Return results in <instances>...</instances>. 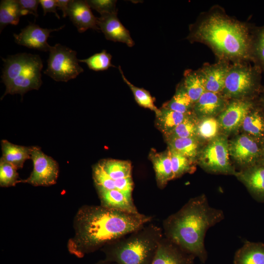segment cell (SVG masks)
<instances>
[{
	"instance_id": "6da1fadb",
	"label": "cell",
	"mask_w": 264,
	"mask_h": 264,
	"mask_svg": "<svg viewBox=\"0 0 264 264\" xmlns=\"http://www.w3.org/2000/svg\"><path fill=\"white\" fill-rule=\"evenodd\" d=\"M153 217L101 205L81 208L76 219V236L69 250L79 257L93 252L152 221Z\"/></svg>"
},
{
	"instance_id": "7a4b0ae2",
	"label": "cell",
	"mask_w": 264,
	"mask_h": 264,
	"mask_svg": "<svg viewBox=\"0 0 264 264\" xmlns=\"http://www.w3.org/2000/svg\"><path fill=\"white\" fill-rule=\"evenodd\" d=\"M224 218L222 210L211 207L205 195L190 198L162 222L165 237L202 263L207 259L204 239L207 230Z\"/></svg>"
},
{
	"instance_id": "3957f363",
	"label": "cell",
	"mask_w": 264,
	"mask_h": 264,
	"mask_svg": "<svg viewBox=\"0 0 264 264\" xmlns=\"http://www.w3.org/2000/svg\"><path fill=\"white\" fill-rule=\"evenodd\" d=\"M187 39L208 45L220 61H250L251 29L224 14L213 12L191 26Z\"/></svg>"
},
{
	"instance_id": "277c9868",
	"label": "cell",
	"mask_w": 264,
	"mask_h": 264,
	"mask_svg": "<svg viewBox=\"0 0 264 264\" xmlns=\"http://www.w3.org/2000/svg\"><path fill=\"white\" fill-rule=\"evenodd\" d=\"M164 235L151 222L102 248L106 260L116 264H152Z\"/></svg>"
},
{
	"instance_id": "5b68a950",
	"label": "cell",
	"mask_w": 264,
	"mask_h": 264,
	"mask_svg": "<svg viewBox=\"0 0 264 264\" xmlns=\"http://www.w3.org/2000/svg\"><path fill=\"white\" fill-rule=\"evenodd\" d=\"M2 59L1 78L6 89L1 99L7 94H20L22 97L27 91L40 88L43 64L39 55L22 53Z\"/></svg>"
},
{
	"instance_id": "8992f818",
	"label": "cell",
	"mask_w": 264,
	"mask_h": 264,
	"mask_svg": "<svg viewBox=\"0 0 264 264\" xmlns=\"http://www.w3.org/2000/svg\"><path fill=\"white\" fill-rule=\"evenodd\" d=\"M262 71L246 62L230 65L222 91L223 96L233 99H251L260 89Z\"/></svg>"
},
{
	"instance_id": "52a82bcc",
	"label": "cell",
	"mask_w": 264,
	"mask_h": 264,
	"mask_svg": "<svg viewBox=\"0 0 264 264\" xmlns=\"http://www.w3.org/2000/svg\"><path fill=\"white\" fill-rule=\"evenodd\" d=\"M47 67L44 73L57 82H67L84 71L79 64L77 52L57 44L51 46Z\"/></svg>"
},
{
	"instance_id": "ba28073f",
	"label": "cell",
	"mask_w": 264,
	"mask_h": 264,
	"mask_svg": "<svg viewBox=\"0 0 264 264\" xmlns=\"http://www.w3.org/2000/svg\"><path fill=\"white\" fill-rule=\"evenodd\" d=\"M229 156V141L225 136L219 135L200 150L197 161L207 172L235 176L236 172Z\"/></svg>"
},
{
	"instance_id": "9c48e42d",
	"label": "cell",
	"mask_w": 264,
	"mask_h": 264,
	"mask_svg": "<svg viewBox=\"0 0 264 264\" xmlns=\"http://www.w3.org/2000/svg\"><path fill=\"white\" fill-rule=\"evenodd\" d=\"M31 159L33 169L30 176L20 182L26 183L34 186H47L56 182L58 173V163L51 157L45 154L37 146H32Z\"/></svg>"
},
{
	"instance_id": "30bf717a",
	"label": "cell",
	"mask_w": 264,
	"mask_h": 264,
	"mask_svg": "<svg viewBox=\"0 0 264 264\" xmlns=\"http://www.w3.org/2000/svg\"><path fill=\"white\" fill-rule=\"evenodd\" d=\"M262 144L243 133L229 142V153L235 161L245 169L259 163Z\"/></svg>"
},
{
	"instance_id": "8fae6325",
	"label": "cell",
	"mask_w": 264,
	"mask_h": 264,
	"mask_svg": "<svg viewBox=\"0 0 264 264\" xmlns=\"http://www.w3.org/2000/svg\"><path fill=\"white\" fill-rule=\"evenodd\" d=\"M256 104L252 99H234L219 114L218 120L220 129L226 133L237 130Z\"/></svg>"
},
{
	"instance_id": "7c38bea8",
	"label": "cell",
	"mask_w": 264,
	"mask_h": 264,
	"mask_svg": "<svg viewBox=\"0 0 264 264\" xmlns=\"http://www.w3.org/2000/svg\"><path fill=\"white\" fill-rule=\"evenodd\" d=\"M64 26L65 25L56 29L43 28L29 22V25L21 29L20 33L13 34L14 40L17 44L29 48L49 51L51 46L47 41L50 33L59 30Z\"/></svg>"
},
{
	"instance_id": "4fadbf2b",
	"label": "cell",
	"mask_w": 264,
	"mask_h": 264,
	"mask_svg": "<svg viewBox=\"0 0 264 264\" xmlns=\"http://www.w3.org/2000/svg\"><path fill=\"white\" fill-rule=\"evenodd\" d=\"M195 258L164 236L152 264H194Z\"/></svg>"
},
{
	"instance_id": "5bb4252c",
	"label": "cell",
	"mask_w": 264,
	"mask_h": 264,
	"mask_svg": "<svg viewBox=\"0 0 264 264\" xmlns=\"http://www.w3.org/2000/svg\"><path fill=\"white\" fill-rule=\"evenodd\" d=\"M235 176L242 182L254 199L264 202V165L257 164L236 172Z\"/></svg>"
},
{
	"instance_id": "9a60e30c",
	"label": "cell",
	"mask_w": 264,
	"mask_h": 264,
	"mask_svg": "<svg viewBox=\"0 0 264 264\" xmlns=\"http://www.w3.org/2000/svg\"><path fill=\"white\" fill-rule=\"evenodd\" d=\"M97 25L108 40L124 43L128 46L134 43L128 29L119 20L117 13L101 15L97 18Z\"/></svg>"
},
{
	"instance_id": "2e32d148",
	"label": "cell",
	"mask_w": 264,
	"mask_h": 264,
	"mask_svg": "<svg viewBox=\"0 0 264 264\" xmlns=\"http://www.w3.org/2000/svg\"><path fill=\"white\" fill-rule=\"evenodd\" d=\"M67 15L79 33L88 29H99L97 18L93 14L86 0H70Z\"/></svg>"
},
{
	"instance_id": "e0dca14e",
	"label": "cell",
	"mask_w": 264,
	"mask_h": 264,
	"mask_svg": "<svg viewBox=\"0 0 264 264\" xmlns=\"http://www.w3.org/2000/svg\"><path fill=\"white\" fill-rule=\"evenodd\" d=\"M227 105L225 97L220 93L205 91L194 104L193 112L198 118L215 117Z\"/></svg>"
},
{
	"instance_id": "ac0fdd59",
	"label": "cell",
	"mask_w": 264,
	"mask_h": 264,
	"mask_svg": "<svg viewBox=\"0 0 264 264\" xmlns=\"http://www.w3.org/2000/svg\"><path fill=\"white\" fill-rule=\"evenodd\" d=\"M230 67L227 61L204 65L199 69L204 80L206 91L220 93L225 85L226 75Z\"/></svg>"
},
{
	"instance_id": "d6986e66",
	"label": "cell",
	"mask_w": 264,
	"mask_h": 264,
	"mask_svg": "<svg viewBox=\"0 0 264 264\" xmlns=\"http://www.w3.org/2000/svg\"><path fill=\"white\" fill-rule=\"evenodd\" d=\"M96 189L101 206L130 213H140L133 199L129 198L120 191L116 189L107 190L98 187H96Z\"/></svg>"
},
{
	"instance_id": "ffe728a7",
	"label": "cell",
	"mask_w": 264,
	"mask_h": 264,
	"mask_svg": "<svg viewBox=\"0 0 264 264\" xmlns=\"http://www.w3.org/2000/svg\"><path fill=\"white\" fill-rule=\"evenodd\" d=\"M149 158L153 164L157 186L163 189L174 179L170 150L167 148L162 152L151 151Z\"/></svg>"
},
{
	"instance_id": "44dd1931",
	"label": "cell",
	"mask_w": 264,
	"mask_h": 264,
	"mask_svg": "<svg viewBox=\"0 0 264 264\" xmlns=\"http://www.w3.org/2000/svg\"><path fill=\"white\" fill-rule=\"evenodd\" d=\"M241 127L244 134L262 144L264 142V112L258 103L245 116Z\"/></svg>"
},
{
	"instance_id": "7402d4cb",
	"label": "cell",
	"mask_w": 264,
	"mask_h": 264,
	"mask_svg": "<svg viewBox=\"0 0 264 264\" xmlns=\"http://www.w3.org/2000/svg\"><path fill=\"white\" fill-rule=\"evenodd\" d=\"M234 264H264V243L246 241L235 253Z\"/></svg>"
},
{
	"instance_id": "603a6c76",
	"label": "cell",
	"mask_w": 264,
	"mask_h": 264,
	"mask_svg": "<svg viewBox=\"0 0 264 264\" xmlns=\"http://www.w3.org/2000/svg\"><path fill=\"white\" fill-rule=\"evenodd\" d=\"M192 112L180 113L162 106L155 113V126L163 136L166 135Z\"/></svg>"
},
{
	"instance_id": "cb8c5ba5",
	"label": "cell",
	"mask_w": 264,
	"mask_h": 264,
	"mask_svg": "<svg viewBox=\"0 0 264 264\" xmlns=\"http://www.w3.org/2000/svg\"><path fill=\"white\" fill-rule=\"evenodd\" d=\"M2 156L4 160L18 169L23 167L24 162L31 159V147L14 144L6 140L1 141Z\"/></svg>"
},
{
	"instance_id": "d4e9b609",
	"label": "cell",
	"mask_w": 264,
	"mask_h": 264,
	"mask_svg": "<svg viewBox=\"0 0 264 264\" xmlns=\"http://www.w3.org/2000/svg\"><path fill=\"white\" fill-rule=\"evenodd\" d=\"M168 148L196 162L201 150L198 137L171 138L165 139Z\"/></svg>"
},
{
	"instance_id": "484cf974",
	"label": "cell",
	"mask_w": 264,
	"mask_h": 264,
	"mask_svg": "<svg viewBox=\"0 0 264 264\" xmlns=\"http://www.w3.org/2000/svg\"><path fill=\"white\" fill-rule=\"evenodd\" d=\"M250 61L264 72V25L251 29Z\"/></svg>"
},
{
	"instance_id": "4316f807",
	"label": "cell",
	"mask_w": 264,
	"mask_h": 264,
	"mask_svg": "<svg viewBox=\"0 0 264 264\" xmlns=\"http://www.w3.org/2000/svg\"><path fill=\"white\" fill-rule=\"evenodd\" d=\"M182 82L194 104L206 91L204 78L199 69L196 71H185Z\"/></svg>"
},
{
	"instance_id": "83f0119b",
	"label": "cell",
	"mask_w": 264,
	"mask_h": 264,
	"mask_svg": "<svg viewBox=\"0 0 264 264\" xmlns=\"http://www.w3.org/2000/svg\"><path fill=\"white\" fill-rule=\"evenodd\" d=\"M18 0H2L0 3V30L8 24L16 25L22 16Z\"/></svg>"
},
{
	"instance_id": "f1b7e54d",
	"label": "cell",
	"mask_w": 264,
	"mask_h": 264,
	"mask_svg": "<svg viewBox=\"0 0 264 264\" xmlns=\"http://www.w3.org/2000/svg\"><path fill=\"white\" fill-rule=\"evenodd\" d=\"M194 105L181 81L178 85L173 97L164 103L162 107L178 112L186 113L193 112Z\"/></svg>"
},
{
	"instance_id": "f546056e",
	"label": "cell",
	"mask_w": 264,
	"mask_h": 264,
	"mask_svg": "<svg viewBox=\"0 0 264 264\" xmlns=\"http://www.w3.org/2000/svg\"><path fill=\"white\" fill-rule=\"evenodd\" d=\"M99 163L114 180L132 176V163L129 161L107 159Z\"/></svg>"
},
{
	"instance_id": "4dcf8cb0",
	"label": "cell",
	"mask_w": 264,
	"mask_h": 264,
	"mask_svg": "<svg viewBox=\"0 0 264 264\" xmlns=\"http://www.w3.org/2000/svg\"><path fill=\"white\" fill-rule=\"evenodd\" d=\"M198 118L193 112L170 133L164 135V139L198 137Z\"/></svg>"
},
{
	"instance_id": "1f68e13d",
	"label": "cell",
	"mask_w": 264,
	"mask_h": 264,
	"mask_svg": "<svg viewBox=\"0 0 264 264\" xmlns=\"http://www.w3.org/2000/svg\"><path fill=\"white\" fill-rule=\"evenodd\" d=\"M118 69L121 77L125 83L129 86L132 91L134 98L137 103L141 107L148 109L157 113L159 109L157 108L154 103V99L152 96L150 92L143 88H140L134 86L125 77L120 66Z\"/></svg>"
},
{
	"instance_id": "d6a6232c",
	"label": "cell",
	"mask_w": 264,
	"mask_h": 264,
	"mask_svg": "<svg viewBox=\"0 0 264 264\" xmlns=\"http://www.w3.org/2000/svg\"><path fill=\"white\" fill-rule=\"evenodd\" d=\"M168 149L170 152L174 179L179 178L186 174H192L195 171V161Z\"/></svg>"
},
{
	"instance_id": "836d02e7",
	"label": "cell",
	"mask_w": 264,
	"mask_h": 264,
	"mask_svg": "<svg viewBox=\"0 0 264 264\" xmlns=\"http://www.w3.org/2000/svg\"><path fill=\"white\" fill-rule=\"evenodd\" d=\"M220 129L219 121L215 117L198 118L197 137L199 140L209 141L219 135Z\"/></svg>"
},
{
	"instance_id": "e575fe53",
	"label": "cell",
	"mask_w": 264,
	"mask_h": 264,
	"mask_svg": "<svg viewBox=\"0 0 264 264\" xmlns=\"http://www.w3.org/2000/svg\"><path fill=\"white\" fill-rule=\"evenodd\" d=\"M112 56L106 50L94 54L89 58L79 60V62L86 63L90 69L94 71H102L108 69L110 67H115L111 63Z\"/></svg>"
},
{
	"instance_id": "d590c367",
	"label": "cell",
	"mask_w": 264,
	"mask_h": 264,
	"mask_svg": "<svg viewBox=\"0 0 264 264\" xmlns=\"http://www.w3.org/2000/svg\"><path fill=\"white\" fill-rule=\"evenodd\" d=\"M18 169L12 164L0 159V185L1 187H8L14 186L19 182L18 181Z\"/></svg>"
},
{
	"instance_id": "8d00e7d4",
	"label": "cell",
	"mask_w": 264,
	"mask_h": 264,
	"mask_svg": "<svg viewBox=\"0 0 264 264\" xmlns=\"http://www.w3.org/2000/svg\"><path fill=\"white\" fill-rule=\"evenodd\" d=\"M92 177L95 187L107 190L116 189L114 180L108 175L99 163L92 167Z\"/></svg>"
},
{
	"instance_id": "74e56055",
	"label": "cell",
	"mask_w": 264,
	"mask_h": 264,
	"mask_svg": "<svg viewBox=\"0 0 264 264\" xmlns=\"http://www.w3.org/2000/svg\"><path fill=\"white\" fill-rule=\"evenodd\" d=\"M87 3L90 8H92L101 15L117 13L116 3L115 0H87Z\"/></svg>"
},
{
	"instance_id": "f35d334b",
	"label": "cell",
	"mask_w": 264,
	"mask_h": 264,
	"mask_svg": "<svg viewBox=\"0 0 264 264\" xmlns=\"http://www.w3.org/2000/svg\"><path fill=\"white\" fill-rule=\"evenodd\" d=\"M22 16L32 14L35 17L38 16L37 8L40 4L37 0H18Z\"/></svg>"
},
{
	"instance_id": "ab89813d",
	"label": "cell",
	"mask_w": 264,
	"mask_h": 264,
	"mask_svg": "<svg viewBox=\"0 0 264 264\" xmlns=\"http://www.w3.org/2000/svg\"><path fill=\"white\" fill-rule=\"evenodd\" d=\"M44 11V15H46L47 12L54 13L57 18L60 19V17L57 12V5L55 0H40Z\"/></svg>"
},
{
	"instance_id": "60d3db41",
	"label": "cell",
	"mask_w": 264,
	"mask_h": 264,
	"mask_svg": "<svg viewBox=\"0 0 264 264\" xmlns=\"http://www.w3.org/2000/svg\"><path fill=\"white\" fill-rule=\"evenodd\" d=\"M57 6L63 12V17H66L67 15L70 0H55Z\"/></svg>"
},
{
	"instance_id": "b9f144b4",
	"label": "cell",
	"mask_w": 264,
	"mask_h": 264,
	"mask_svg": "<svg viewBox=\"0 0 264 264\" xmlns=\"http://www.w3.org/2000/svg\"><path fill=\"white\" fill-rule=\"evenodd\" d=\"M258 104L264 112V88L263 89L262 95L259 101Z\"/></svg>"
},
{
	"instance_id": "7bdbcfd3",
	"label": "cell",
	"mask_w": 264,
	"mask_h": 264,
	"mask_svg": "<svg viewBox=\"0 0 264 264\" xmlns=\"http://www.w3.org/2000/svg\"><path fill=\"white\" fill-rule=\"evenodd\" d=\"M259 163L264 165V142L262 144V154Z\"/></svg>"
},
{
	"instance_id": "ee69618b",
	"label": "cell",
	"mask_w": 264,
	"mask_h": 264,
	"mask_svg": "<svg viewBox=\"0 0 264 264\" xmlns=\"http://www.w3.org/2000/svg\"><path fill=\"white\" fill-rule=\"evenodd\" d=\"M94 264H116L104 260L100 261Z\"/></svg>"
}]
</instances>
